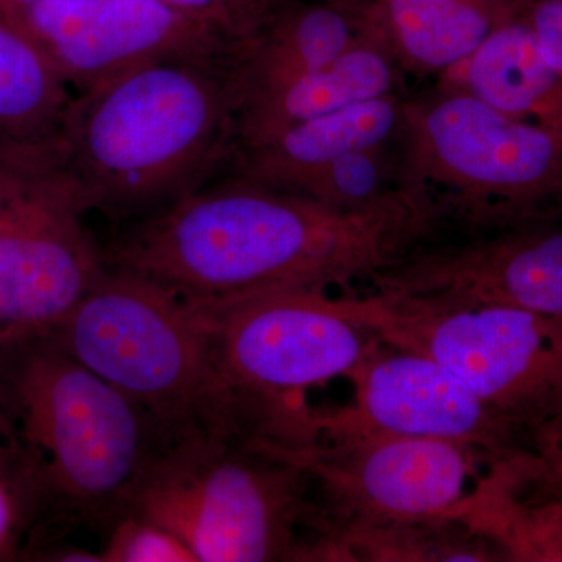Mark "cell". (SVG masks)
Masks as SVG:
<instances>
[{"mask_svg": "<svg viewBox=\"0 0 562 562\" xmlns=\"http://www.w3.org/2000/svg\"><path fill=\"white\" fill-rule=\"evenodd\" d=\"M405 221L346 213L301 192L228 177L131 222L106 266L194 308L288 291H327L391 265Z\"/></svg>", "mask_w": 562, "mask_h": 562, "instance_id": "obj_1", "label": "cell"}, {"mask_svg": "<svg viewBox=\"0 0 562 562\" xmlns=\"http://www.w3.org/2000/svg\"><path fill=\"white\" fill-rule=\"evenodd\" d=\"M105 538L101 562H198L171 531L136 514L122 516Z\"/></svg>", "mask_w": 562, "mask_h": 562, "instance_id": "obj_22", "label": "cell"}, {"mask_svg": "<svg viewBox=\"0 0 562 562\" xmlns=\"http://www.w3.org/2000/svg\"><path fill=\"white\" fill-rule=\"evenodd\" d=\"M520 14L535 33L542 57L562 74V0H525Z\"/></svg>", "mask_w": 562, "mask_h": 562, "instance_id": "obj_25", "label": "cell"}, {"mask_svg": "<svg viewBox=\"0 0 562 562\" xmlns=\"http://www.w3.org/2000/svg\"><path fill=\"white\" fill-rule=\"evenodd\" d=\"M506 561L498 543L465 520L383 525L314 532L299 547L295 561Z\"/></svg>", "mask_w": 562, "mask_h": 562, "instance_id": "obj_18", "label": "cell"}, {"mask_svg": "<svg viewBox=\"0 0 562 562\" xmlns=\"http://www.w3.org/2000/svg\"><path fill=\"white\" fill-rule=\"evenodd\" d=\"M395 122L397 110L387 95L355 103L235 151L231 155L235 158L231 177L292 191L342 155L379 146L394 131Z\"/></svg>", "mask_w": 562, "mask_h": 562, "instance_id": "obj_15", "label": "cell"}, {"mask_svg": "<svg viewBox=\"0 0 562 562\" xmlns=\"http://www.w3.org/2000/svg\"><path fill=\"white\" fill-rule=\"evenodd\" d=\"M375 292L414 301L506 306L562 319V225L550 217L468 247L419 255L372 276Z\"/></svg>", "mask_w": 562, "mask_h": 562, "instance_id": "obj_13", "label": "cell"}, {"mask_svg": "<svg viewBox=\"0 0 562 562\" xmlns=\"http://www.w3.org/2000/svg\"><path fill=\"white\" fill-rule=\"evenodd\" d=\"M353 397L333 409H310V443L409 436L453 441L501 462L524 450V436L460 376L417 351L380 342L350 373Z\"/></svg>", "mask_w": 562, "mask_h": 562, "instance_id": "obj_10", "label": "cell"}, {"mask_svg": "<svg viewBox=\"0 0 562 562\" xmlns=\"http://www.w3.org/2000/svg\"><path fill=\"white\" fill-rule=\"evenodd\" d=\"M0 380L18 441L43 486L47 547L41 554L70 528L106 535L171 443L165 432L47 335L0 339Z\"/></svg>", "mask_w": 562, "mask_h": 562, "instance_id": "obj_3", "label": "cell"}, {"mask_svg": "<svg viewBox=\"0 0 562 562\" xmlns=\"http://www.w3.org/2000/svg\"><path fill=\"white\" fill-rule=\"evenodd\" d=\"M338 299L383 342L431 358L506 417L524 442L562 414V319L506 306L372 295Z\"/></svg>", "mask_w": 562, "mask_h": 562, "instance_id": "obj_7", "label": "cell"}, {"mask_svg": "<svg viewBox=\"0 0 562 562\" xmlns=\"http://www.w3.org/2000/svg\"><path fill=\"white\" fill-rule=\"evenodd\" d=\"M305 469L312 513L305 536L342 528L465 520L475 505L482 450L443 439L361 436L280 450Z\"/></svg>", "mask_w": 562, "mask_h": 562, "instance_id": "obj_9", "label": "cell"}, {"mask_svg": "<svg viewBox=\"0 0 562 562\" xmlns=\"http://www.w3.org/2000/svg\"><path fill=\"white\" fill-rule=\"evenodd\" d=\"M47 542L38 471L20 441L0 443V562L35 561Z\"/></svg>", "mask_w": 562, "mask_h": 562, "instance_id": "obj_21", "label": "cell"}, {"mask_svg": "<svg viewBox=\"0 0 562 562\" xmlns=\"http://www.w3.org/2000/svg\"><path fill=\"white\" fill-rule=\"evenodd\" d=\"M422 143L450 183L497 202L509 225L552 217L562 203L561 144L469 91L427 111Z\"/></svg>", "mask_w": 562, "mask_h": 562, "instance_id": "obj_12", "label": "cell"}, {"mask_svg": "<svg viewBox=\"0 0 562 562\" xmlns=\"http://www.w3.org/2000/svg\"><path fill=\"white\" fill-rule=\"evenodd\" d=\"M525 0H384V18L401 49L417 65H461Z\"/></svg>", "mask_w": 562, "mask_h": 562, "instance_id": "obj_20", "label": "cell"}, {"mask_svg": "<svg viewBox=\"0 0 562 562\" xmlns=\"http://www.w3.org/2000/svg\"><path fill=\"white\" fill-rule=\"evenodd\" d=\"M76 91L27 35L0 20V143L52 146Z\"/></svg>", "mask_w": 562, "mask_h": 562, "instance_id": "obj_19", "label": "cell"}, {"mask_svg": "<svg viewBox=\"0 0 562 562\" xmlns=\"http://www.w3.org/2000/svg\"><path fill=\"white\" fill-rule=\"evenodd\" d=\"M201 312L214 361L251 439L308 443L306 392L349 379L382 339L327 291H288Z\"/></svg>", "mask_w": 562, "mask_h": 562, "instance_id": "obj_6", "label": "cell"}, {"mask_svg": "<svg viewBox=\"0 0 562 562\" xmlns=\"http://www.w3.org/2000/svg\"><path fill=\"white\" fill-rule=\"evenodd\" d=\"M391 87L392 69L383 55L368 47H350L330 65L239 103L232 154L313 117L386 98Z\"/></svg>", "mask_w": 562, "mask_h": 562, "instance_id": "obj_14", "label": "cell"}, {"mask_svg": "<svg viewBox=\"0 0 562 562\" xmlns=\"http://www.w3.org/2000/svg\"><path fill=\"white\" fill-rule=\"evenodd\" d=\"M236 105L231 61L143 63L76 92L55 157L88 213L131 224L210 183Z\"/></svg>", "mask_w": 562, "mask_h": 562, "instance_id": "obj_2", "label": "cell"}, {"mask_svg": "<svg viewBox=\"0 0 562 562\" xmlns=\"http://www.w3.org/2000/svg\"><path fill=\"white\" fill-rule=\"evenodd\" d=\"M16 441L13 420H11L9 405H7L5 391L0 380V443Z\"/></svg>", "mask_w": 562, "mask_h": 562, "instance_id": "obj_26", "label": "cell"}, {"mask_svg": "<svg viewBox=\"0 0 562 562\" xmlns=\"http://www.w3.org/2000/svg\"><path fill=\"white\" fill-rule=\"evenodd\" d=\"M54 147L0 143V339L57 327L106 272Z\"/></svg>", "mask_w": 562, "mask_h": 562, "instance_id": "obj_8", "label": "cell"}, {"mask_svg": "<svg viewBox=\"0 0 562 562\" xmlns=\"http://www.w3.org/2000/svg\"><path fill=\"white\" fill-rule=\"evenodd\" d=\"M44 335L131 397L169 442L194 435L251 441L201 312L160 284L109 268Z\"/></svg>", "mask_w": 562, "mask_h": 562, "instance_id": "obj_4", "label": "cell"}, {"mask_svg": "<svg viewBox=\"0 0 562 562\" xmlns=\"http://www.w3.org/2000/svg\"><path fill=\"white\" fill-rule=\"evenodd\" d=\"M222 33L236 50L271 20L281 0H160Z\"/></svg>", "mask_w": 562, "mask_h": 562, "instance_id": "obj_23", "label": "cell"}, {"mask_svg": "<svg viewBox=\"0 0 562 562\" xmlns=\"http://www.w3.org/2000/svg\"><path fill=\"white\" fill-rule=\"evenodd\" d=\"M76 92L147 61H232L216 29L160 0H40L11 18Z\"/></svg>", "mask_w": 562, "mask_h": 562, "instance_id": "obj_11", "label": "cell"}, {"mask_svg": "<svg viewBox=\"0 0 562 562\" xmlns=\"http://www.w3.org/2000/svg\"><path fill=\"white\" fill-rule=\"evenodd\" d=\"M465 66L471 94L562 146V74L542 57L522 14L495 27Z\"/></svg>", "mask_w": 562, "mask_h": 562, "instance_id": "obj_16", "label": "cell"}, {"mask_svg": "<svg viewBox=\"0 0 562 562\" xmlns=\"http://www.w3.org/2000/svg\"><path fill=\"white\" fill-rule=\"evenodd\" d=\"M524 458L535 475L562 491V414L527 436Z\"/></svg>", "mask_w": 562, "mask_h": 562, "instance_id": "obj_24", "label": "cell"}, {"mask_svg": "<svg viewBox=\"0 0 562 562\" xmlns=\"http://www.w3.org/2000/svg\"><path fill=\"white\" fill-rule=\"evenodd\" d=\"M522 453L492 465L468 522L508 561L562 562V491L535 475Z\"/></svg>", "mask_w": 562, "mask_h": 562, "instance_id": "obj_17", "label": "cell"}, {"mask_svg": "<svg viewBox=\"0 0 562 562\" xmlns=\"http://www.w3.org/2000/svg\"><path fill=\"white\" fill-rule=\"evenodd\" d=\"M312 513L302 465L268 446L194 435L169 443L127 513L161 525L198 562L295 561Z\"/></svg>", "mask_w": 562, "mask_h": 562, "instance_id": "obj_5", "label": "cell"}]
</instances>
